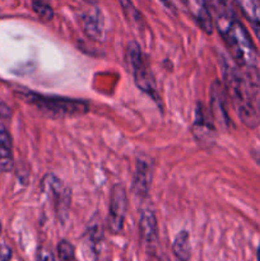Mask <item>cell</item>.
<instances>
[{"instance_id":"cell-1","label":"cell","mask_w":260,"mask_h":261,"mask_svg":"<svg viewBox=\"0 0 260 261\" xmlns=\"http://www.w3.org/2000/svg\"><path fill=\"white\" fill-rule=\"evenodd\" d=\"M216 24L219 35L223 38L233 63L244 74L259 70L257 54L250 35L237 18L233 5L217 2Z\"/></svg>"},{"instance_id":"cell-2","label":"cell","mask_w":260,"mask_h":261,"mask_svg":"<svg viewBox=\"0 0 260 261\" xmlns=\"http://www.w3.org/2000/svg\"><path fill=\"white\" fill-rule=\"evenodd\" d=\"M221 65L226 88L224 91L231 99L235 111L247 127L254 129L259 125L260 119L255 110L251 89L246 76L244 75L241 69L235 63H231L226 56L221 58Z\"/></svg>"},{"instance_id":"cell-3","label":"cell","mask_w":260,"mask_h":261,"mask_svg":"<svg viewBox=\"0 0 260 261\" xmlns=\"http://www.w3.org/2000/svg\"><path fill=\"white\" fill-rule=\"evenodd\" d=\"M18 96L31 106L45 114L56 117H73L86 115L89 111L87 101L76 98H66L59 96H46L36 92H20Z\"/></svg>"},{"instance_id":"cell-4","label":"cell","mask_w":260,"mask_h":261,"mask_svg":"<svg viewBox=\"0 0 260 261\" xmlns=\"http://www.w3.org/2000/svg\"><path fill=\"white\" fill-rule=\"evenodd\" d=\"M126 60L129 66L132 68L134 82L138 88L143 93L148 94L153 101L160 103V94L157 91V84H155L154 76L152 71L149 70L147 60L143 55L140 46L135 41H130L126 46Z\"/></svg>"},{"instance_id":"cell-5","label":"cell","mask_w":260,"mask_h":261,"mask_svg":"<svg viewBox=\"0 0 260 261\" xmlns=\"http://www.w3.org/2000/svg\"><path fill=\"white\" fill-rule=\"evenodd\" d=\"M42 189L48 196L54 200L56 214L58 218L60 219L61 223L66 221L68 218V212L70 208L71 201V191L70 189L66 188L60 178L56 177L53 173H48L43 177L42 180Z\"/></svg>"},{"instance_id":"cell-6","label":"cell","mask_w":260,"mask_h":261,"mask_svg":"<svg viewBox=\"0 0 260 261\" xmlns=\"http://www.w3.org/2000/svg\"><path fill=\"white\" fill-rule=\"evenodd\" d=\"M127 211V195L126 190L122 185L116 184L112 186L110 193L109 217H107V227L114 234L120 233L124 227L125 217Z\"/></svg>"},{"instance_id":"cell-7","label":"cell","mask_w":260,"mask_h":261,"mask_svg":"<svg viewBox=\"0 0 260 261\" xmlns=\"http://www.w3.org/2000/svg\"><path fill=\"white\" fill-rule=\"evenodd\" d=\"M211 117L219 129L226 130L228 127L229 117L226 107V91L219 81H214L211 86Z\"/></svg>"},{"instance_id":"cell-8","label":"cell","mask_w":260,"mask_h":261,"mask_svg":"<svg viewBox=\"0 0 260 261\" xmlns=\"http://www.w3.org/2000/svg\"><path fill=\"white\" fill-rule=\"evenodd\" d=\"M191 133L194 137L203 143H212L216 139L217 130L212 117L206 114L205 109L201 103L196 105L195 117H194Z\"/></svg>"},{"instance_id":"cell-9","label":"cell","mask_w":260,"mask_h":261,"mask_svg":"<svg viewBox=\"0 0 260 261\" xmlns=\"http://www.w3.org/2000/svg\"><path fill=\"white\" fill-rule=\"evenodd\" d=\"M139 233L147 251L154 254L158 247V223L152 211H144L140 214Z\"/></svg>"},{"instance_id":"cell-10","label":"cell","mask_w":260,"mask_h":261,"mask_svg":"<svg viewBox=\"0 0 260 261\" xmlns=\"http://www.w3.org/2000/svg\"><path fill=\"white\" fill-rule=\"evenodd\" d=\"M81 24L82 30H83L84 35L91 40L97 41H103L105 40V22L103 17L101 14V10L97 8H92L88 12L84 13L81 18Z\"/></svg>"},{"instance_id":"cell-11","label":"cell","mask_w":260,"mask_h":261,"mask_svg":"<svg viewBox=\"0 0 260 261\" xmlns=\"http://www.w3.org/2000/svg\"><path fill=\"white\" fill-rule=\"evenodd\" d=\"M153 180L152 166L148 161L138 160L135 166L134 180H133V191L139 198H147L149 194L150 185Z\"/></svg>"},{"instance_id":"cell-12","label":"cell","mask_w":260,"mask_h":261,"mask_svg":"<svg viewBox=\"0 0 260 261\" xmlns=\"http://www.w3.org/2000/svg\"><path fill=\"white\" fill-rule=\"evenodd\" d=\"M13 168V144L9 133L0 124V171L9 172Z\"/></svg>"},{"instance_id":"cell-13","label":"cell","mask_w":260,"mask_h":261,"mask_svg":"<svg viewBox=\"0 0 260 261\" xmlns=\"http://www.w3.org/2000/svg\"><path fill=\"white\" fill-rule=\"evenodd\" d=\"M251 24L260 42V0H235Z\"/></svg>"},{"instance_id":"cell-14","label":"cell","mask_w":260,"mask_h":261,"mask_svg":"<svg viewBox=\"0 0 260 261\" xmlns=\"http://www.w3.org/2000/svg\"><path fill=\"white\" fill-rule=\"evenodd\" d=\"M172 254L177 261H190L191 246L188 231L178 232L172 244Z\"/></svg>"},{"instance_id":"cell-15","label":"cell","mask_w":260,"mask_h":261,"mask_svg":"<svg viewBox=\"0 0 260 261\" xmlns=\"http://www.w3.org/2000/svg\"><path fill=\"white\" fill-rule=\"evenodd\" d=\"M119 3L129 24L138 28V30H143L145 27L144 18H143L142 13L137 9V7L133 4L132 0H119Z\"/></svg>"},{"instance_id":"cell-16","label":"cell","mask_w":260,"mask_h":261,"mask_svg":"<svg viewBox=\"0 0 260 261\" xmlns=\"http://www.w3.org/2000/svg\"><path fill=\"white\" fill-rule=\"evenodd\" d=\"M244 75L246 76L247 83H249L250 89H251L255 110H256V114L260 119V70L250 74H244Z\"/></svg>"},{"instance_id":"cell-17","label":"cell","mask_w":260,"mask_h":261,"mask_svg":"<svg viewBox=\"0 0 260 261\" xmlns=\"http://www.w3.org/2000/svg\"><path fill=\"white\" fill-rule=\"evenodd\" d=\"M195 19L203 32H205L206 35H211L213 32V19H212L211 10L199 8L198 13L195 14Z\"/></svg>"},{"instance_id":"cell-18","label":"cell","mask_w":260,"mask_h":261,"mask_svg":"<svg viewBox=\"0 0 260 261\" xmlns=\"http://www.w3.org/2000/svg\"><path fill=\"white\" fill-rule=\"evenodd\" d=\"M32 8L35 10L36 14L41 18L45 22H48V20L53 19L54 17V10L51 8V5L48 4L45 0H33Z\"/></svg>"},{"instance_id":"cell-19","label":"cell","mask_w":260,"mask_h":261,"mask_svg":"<svg viewBox=\"0 0 260 261\" xmlns=\"http://www.w3.org/2000/svg\"><path fill=\"white\" fill-rule=\"evenodd\" d=\"M87 237H88V241L91 244V246L96 247L101 244L102 237H103V231H102L101 221L92 222L88 226L87 229Z\"/></svg>"},{"instance_id":"cell-20","label":"cell","mask_w":260,"mask_h":261,"mask_svg":"<svg viewBox=\"0 0 260 261\" xmlns=\"http://www.w3.org/2000/svg\"><path fill=\"white\" fill-rule=\"evenodd\" d=\"M59 261H74L75 259V249L66 240H61L58 244Z\"/></svg>"},{"instance_id":"cell-21","label":"cell","mask_w":260,"mask_h":261,"mask_svg":"<svg viewBox=\"0 0 260 261\" xmlns=\"http://www.w3.org/2000/svg\"><path fill=\"white\" fill-rule=\"evenodd\" d=\"M36 261H56V257L48 247L40 246L36 252Z\"/></svg>"},{"instance_id":"cell-22","label":"cell","mask_w":260,"mask_h":261,"mask_svg":"<svg viewBox=\"0 0 260 261\" xmlns=\"http://www.w3.org/2000/svg\"><path fill=\"white\" fill-rule=\"evenodd\" d=\"M12 259V250L8 245L0 244V261H10Z\"/></svg>"},{"instance_id":"cell-23","label":"cell","mask_w":260,"mask_h":261,"mask_svg":"<svg viewBox=\"0 0 260 261\" xmlns=\"http://www.w3.org/2000/svg\"><path fill=\"white\" fill-rule=\"evenodd\" d=\"M12 116V111L5 103H0V119L8 120Z\"/></svg>"},{"instance_id":"cell-24","label":"cell","mask_w":260,"mask_h":261,"mask_svg":"<svg viewBox=\"0 0 260 261\" xmlns=\"http://www.w3.org/2000/svg\"><path fill=\"white\" fill-rule=\"evenodd\" d=\"M195 3L198 4L199 8H201V9H209V10H211L212 0H195Z\"/></svg>"},{"instance_id":"cell-25","label":"cell","mask_w":260,"mask_h":261,"mask_svg":"<svg viewBox=\"0 0 260 261\" xmlns=\"http://www.w3.org/2000/svg\"><path fill=\"white\" fill-rule=\"evenodd\" d=\"M252 157H254L255 162L260 166V149L254 150V152H252Z\"/></svg>"},{"instance_id":"cell-26","label":"cell","mask_w":260,"mask_h":261,"mask_svg":"<svg viewBox=\"0 0 260 261\" xmlns=\"http://www.w3.org/2000/svg\"><path fill=\"white\" fill-rule=\"evenodd\" d=\"M160 2L162 3L166 8H170V9L171 8L175 7V4H173V0H160Z\"/></svg>"},{"instance_id":"cell-27","label":"cell","mask_w":260,"mask_h":261,"mask_svg":"<svg viewBox=\"0 0 260 261\" xmlns=\"http://www.w3.org/2000/svg\"><path fill=\"white\" fill-rule=\"evenodd\" d=\"M86 3H88V4H96L97 0H84Z\"/></svg>"},{"instance_id":"cell-28","label":"cell","mask_w":260,"mask_h":261,"mask_svg":"<svg viewBox=\"0 0 260 261\" xmlns=\"http://www.w3.org/2000/svg\"><path fill=\"white\" fill-rule=\"evenodd\" d=\"M256 256H257V261H260V245L257 247V252H256Z\"/></svg>"},{"instance_id":"cell-29","label":"cell","mask_w":260,"mask_h":261,"mask_svg":"<svg viewBox=\"0 0 260 261\" xmlns=\"http://www.w3.org/2000/svg\"><path fill=\"white\" fill-rule=\"evenodd\" d=\"M160 261H170V260H168L167 256H165V255H163L162 257H160Z\"/></svg>"},{"instance_id":"cell-30","label":"cell","mask_w":260,"mask_h":261,"mask_svg":"<svg viewBox=\"0 0 260 261\" xmlns=\"http://www.w3.org/2000/svg\"><path fill=\"white\" fill-rule=\"evenodd\" d=\"M0 233H2V224H0Z\"/></svg>"},{"instance_id":"cell-31","label":"cell","mask_w":260,"mask_h":261,"mask_svg":"<svg viewBox=\"0 0 260 261\" xmlns=\"http://www.w3.org/2000/svg\"><path fill=\"white\" fill-rule=\"evenodd\" d=\"M101 261H102V260H101ZM105 261H106V260H105Z\"/></svg>"}]
</instances>
